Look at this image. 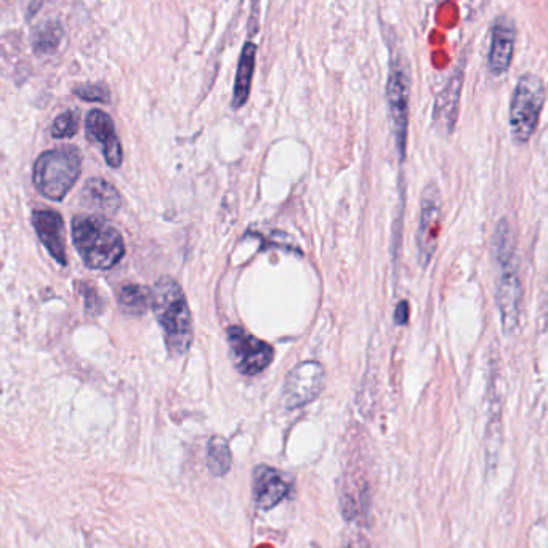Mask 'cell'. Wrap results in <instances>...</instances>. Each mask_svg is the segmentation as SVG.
Listing matches in <instances>:
<instances>
[{"instance_id": "cell-2", "label": "cell", "mask_w": 548, "mask_h": 548, "mask_svg": "<svg viewBox=\"0 0 548 548\" xmlns=\"http://www.w3.org/2000/svg\"><path fill=\"white\" fill-rule=\"evenodd\" d=\"M73 241L85 265L92 270H111L125 255L122 234L100 215L74 218Z\"/></svg>"}, {"instance_id": "cell-8", "label": "cell", "mask_w": 548, "mask_h": 548, "mask_svg": "<svg viewBox=\"0 0 548 548\" xmlns=\"http://www.w3.org/2000/svg\"><path fill=\"white\" fill-rule=\"evenodd\" d=\"M441 193L435 183L425 186L420 201L419 230H417V255L422 268L432 262L440 239L441 217H443Z\"/></svg>"}, {"instance_id": "cell-19", "label": "cell", "mask_w": 548, "mask_h": 548, "mask_svg": "<svg viewBox=\"0 0 548 548\" xmlns=\"http://www.w3.org/2000/svg\"><path fill=\"white\" fill-rule=\"evenodd\" d=\"M119 305L130 315H143L151 307V291L138 284H127L119 291Z\"/></svg>"}, {"instance_id": "cell-4", "label": "cell", "mask_w": 548, "mask_h": 548, "mask_svg": "<svg viewBox=\"0 0 548 548\" xmlns=\"http://www.w3.org/2000/svg\"><path fill=\"white\" fill-rule=\"evenodd\" d=\"M388 116L391 132L395 137L399 161L404 162L407 148V130H409V100H411V71L403 52L391 47L390 65H388L387 89Z\"/></svg>"}, {"instance_id": "cell-3", "label": "cell", "mask_w": 548, "mask_h": 548, "mask_svg": "<svg viewBox=\"0 0 548 548\" xmlns=\"http://www.w3.org/2000/svg\"><path fill=\"white\" fill-rule=\"evenodd\" d=\"M82 154L76 146H60L45 151L34 164L33 182L37 191L52 201H63L81 177Z\"/></svg>"}, {"instance_id": "cell-5", "label": "cell", "mask_w": 548, "mask_h": 548, "mask_svg": "<svg viewBox=\"0 0 548 548\" xmlns=\"http://www.w3.org/2000/svg\"><path fill=\"white\" fill-rule=\"evenodd\" d=\"M544 81L536 74H523L510 101V133L513 142L526 145L536 133L545 105Z\"/></svg>"}, {"instance_id": "cell-21", "label": "cell", "mask_w": 548, "mask_h": 548, "mask_svg": "<svg viewBox=\"0 0 548 548\" xmlns=\"http://www.w3.org/2000/svg\"><path fill=\"white\" fill-rule=\"evenodd\" d=\"M81 116L77 111H66L55 119L52 127L53 138H71L79 130Z\"/></svg>"}, {"instance_id": "cell-6", "label": "cell", "mask_w": 548, "mask_h": 548, "mask_svg": "<svg viewBox=\"0 0 548 548\" xmlns=\"http://www.w3.org/2000/svg\"><path fill=\"white\" fill-rule=\"evenodd\" d=\"M499 274L496 281V302L500 313V324L505 335L518 331L523 310V281H521L518 258L510 262L497 263Z\"/></svg>"}, {"instance_id": "cell-20", "label": "cell", "mask_w": 548, "mask_h": 548, "mask_svg": "<svg viewBox=\"0 0 548 548\" xmlns=\"http://www.w3.org/2000/svg\"><path fill=\"white\" fill-rule=\"evenodd\" d=\"M63 37V29L57 21H45L34 31L33 45L36 52L50 53L57 50Z\"/></svg>"}, {"instance_id": "cell-14", "label": "cell", "mask_w": 548, "mask_h": 548, "mask_svg": "<svg viewBox=\"0 0 548 548\" xmlns=\"http://www.w3.org/2000/svg\"><path fill=\"white\" fill-rule=\"evenodd\" d=\"M33 225L37 236L45 249L60 265L68 263L65 244V223L58 212L53 210H36L33 214Z\"/></svg>"}, {"instance_id": "cell-7", "label": "cell", "mask_w": 548, "mask_h": 548, "mask_svg": "<svg viewBox=\"0 0 548 548\" xmlns=\"http://www.w3.org/2000/svg\"><path fill=\"white\" fill-rule=\"evenodd\" d=\"M226 337H228V345H230L234 366L242 375L254 377V375L265 371L266 367L270 366L271 361H273V348L263 340L257 339L254 335L244 331L242 327H228Z\"/></svg>"}, {"instance_id": "cell-1", "label": "cell", "mask_w": 548, "mask_h": 548, "mask_svg": "<svg viewBox=\"0 0 548 548\" xmlns=\"http://www.w3.org/2000/svg\"><path fill=\"white\" fill-rule=\"evenodd\" d=\"M151 308L161 324L170 355H186L193 343V318L182 286L169 276L158 279L151 289Z\"/></svg>"}, {"instance_id": "cell-10", "label": "cell", "mask_w": 548, "mask_h": 548, "mask_svg": "<svg viewBox=\"0 0 548 548\" xmlns=\"http://www.w3.org/2000/svg\"><path fill=\"white\" fill-rule=\"evenodd\" d=\"M292 489L291 476L278 468L258 465L252 475V497L258 510L268 512L281 504Z\"/></svg>"}, {"instance_id": "cell-11", "label": "cell", "mask_w": 548, "mask_h": 548, "mask_svg": "<svg viewBox=\"0 0 548 548\" xmlns=\"http://www.w3.org/2000/svg\"><path fill=\"white\" fill-rule=\"evenodd\" d=\"M464 87V65L454 71L444 84L441 92L435 100L433 108V122L438 132L444 137H449L456 129L459 119L460 95Z\"/></svg>"}, {"instance_id": "cell-23", "label": "cell", "mask_w": 548, "mask_h": 548, "mask_svg": "<svg viewBox=\"0 0 548 548\" xmlns=\"http://www.w3.org/2000/svg\"><path fill=\"white\" fill-rule=\"evenodd\" d=\"M84 297L85 305H87V310L89 311H100L101 302L100 297H98L97 291L93 289L92 286L84 287Z\"/></svg>"}, {"instance_id": "cell-13", "label": "cell", "mask_w": 548, "mask_h": 548, "mask_svg": "<svg viewBox=\"0 0 548 548\" xmlns=\"http://www.w3.org/2000/svg\"><path fill=\"white\" fill-rule=\"evenodd\" d=\"M85 132L90 140L103 146V154L108 166L119 169L122 166L124 154H122V145L117 138L116 125L111 116L100 109H93L85 121Z\"/></svg>"}, {"instance_id": "cell-22", "label": "cell", "mask_w": 548, "mask_h": 548, "mask_svg": "<svg viewBox=\"0 0 548 548\" xmlns=\"http://www.w3.org/2000/svg\"><path fill=\"white\" fill-rule=\"evenodd\" d=\"M73 92L81 100L92 101V103H109L111 100V93L105 85L101 84L77 85Z\"/></svg>"}, {"instance_id": "cell-12", "label": "cell", "mask_w": 548, "mask_h": 548, "mask_svg": "<svg viewBox=\"0 0 548 548\" xmlns=\"http://www.w3.org/2000/svg\"><path fill=\"white\" fill-rule=\"evenodd\" d=\"M515 21L507 15L497 18L492 25L491 45H489L488 68L494 77L504 76L512 66L515 53Z\"/></svg>"}, {"instance_id": "cell-17", "label": "cell", "mask_w": 548, "mask_h": 548, "mask_svg": "<svg viewBox=\"0 0 548 548\" xmlns=\"http://www.w3.org/2000/svg\"><path fill=\"white\" fill-rule=\"evenodd\" d=\"M492 257L494 262L504 263L516 260V239L515 233L507 218H502L497 223L496 230L492 234Z\"/></svg>"}, {"instance_id": "cell-25", "label": "cell", "mask_w": 548, "mask_h": 548, "mask_svg": "<svg viewBox=\"0 0 548 548\" xmlns=\"http://www.w3.org/2000/svg\"><path fill=\"white\" fill-rule=\"evenodd\" d=\"M345 548H353V547H351V545H348V547H345Z\"/></svg>"}, {"instance_id": "cell-15", "label": "cell", "mask_w": 548, "mask_h": 548, "mask_svg": "<svg viewBox=\"0 0 548 548\" xmlns=\"http://www.w3.org/2000/svg\"><path fill=\"white\" fill-rule=\"evenodd\" d=\"M257 49V44L252 39H247L239 53L238 68H236V77H234L233 98H231V108L234 111L246 106L249 101L255 68H257Z\"/></svg>"}, {"instance_id": "cell-18", "label": "cell", "mask_w": 548, "mask_h": 548, "mask_svg": "<svg viewBox=\"0 0 548 548\" xmlns=\"http://www.w3.org/2000/svg\"><path fill=\"white\" fill-rule=\"evenodd\" d=\"M233 467V456H231V449L226 443V440L220 438V436H214L210 438L209 444H207V468L212 475L225 476L230 472Z\"/></svg>"}, {"instance_id": "cell-24", "label": "cell", "mask_w": 548, "mask_h": 548, "mask_svg": "<svg viewBox=\"0 0 548 548\" xmlns=\"http://www.w3.org/2000/svg\"><path fill=\"white\" fill-rule=\"evenodd\" d=\"M409 313H411V308H409V303L406 300L398 303L395 311V323L398 326H406L407 321H409Z\"/></svg>"}, {"instance_id": "cell-16", "label": "cell", "mask_w": 548, "mask_h": 548, "mask_svg": "<svg viewBox=\"0 0 548 548\" xmlns=\"http://www.w3.org/2000/svg\"><path fill=\"white\" fill-rule=\"evenodd\" d=\"M81 198L85 207L109 214H114L122 204L119 191L103 178H90L89 182L85 183Z\"/></svg>"}, {"instance_id": "cell-9", "label": "cell", "mask_w": 548, "mask_h": 548, "mask_svg": "<svg viewBox=\"0 0 548 548\" xmlns=\"http://www.w3.org/2000/svg\"><path fill=\"white\" fill-rule=\"evenodd\" d=\"M324 387V367L316 361L297 364L284 383V403L289 409L315 401Z\"/></svg>"}]
</instances>
